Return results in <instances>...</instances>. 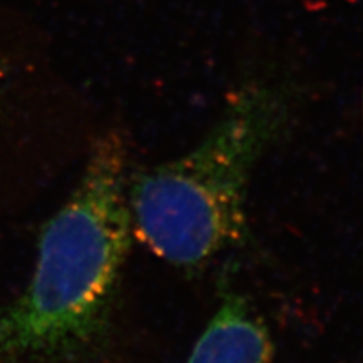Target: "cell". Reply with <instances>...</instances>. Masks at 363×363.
<instances>
[{
    "instance_id": "6da1fadb",
    "label": "cell",
    "mask_w": 363,
    "mask_h": 363,
    "mask_svg": "<svg viewBox=\"0 0 363 363\" xmlns=\"http://www.w3.org/2000/svg\"><path fill=\"white\" fill-rule=\"evenodd\" d=\"M132 232L128 150L111 133L43 227L28 286L0 311V363H86L104 353Z\"/></svg>"
},
{
    "instance_id": "7a4b0ae2",
    "label": "cell",
    "mask_w": 363,
    "mask_h": 363,
    "mask_svg": "<svg viewBox=\"0 0 363 363\" xmlns=\"http://www.w3.org/2000/svg\"><path fill=\"white\" fill-rule=\"evenodd\" d=\"M294 85L277 76L244 82L188 153L147 168L128 185L132 227L165 262L196 271L247 233L250 180L286 133Z\"/></svg>"
},
{
    "instance_id": "3957f363",
    "label": "cell",
    "mask_w": 363,
    "mask_h": 363,
    "mask_svg": "<svg viewBox=\"0 0 363 363\" xmlns=\"http://www.w3.org/2000/svg\"><path fill=\"white\" fill-rule=\"evenodd\" d=\"M274 344L244 295L227 291L186 363H272Z\"/></svg>"
}]
</instances>
